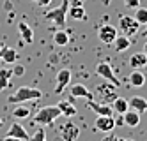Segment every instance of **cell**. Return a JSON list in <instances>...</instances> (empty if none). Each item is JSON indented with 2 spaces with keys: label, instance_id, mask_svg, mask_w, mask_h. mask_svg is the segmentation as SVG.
<instances>
[{
  "label": "cell",
  "instance_id": "cell-1",
  "mask_svg": "<svg viewBox=\"0 0 147 141\" xmlns=\"http://www.w3.org/2000/svg\"><path fill=\"white\" fill-rule=\"evenodd\" d=\"M43 97V92L34 86H20V88L7 97V102L11 104H22V102H28V101H37Z\"/></svg>",
  "mask_w": 147,
  "mask_h": 141
},
{
  "label": "cell",
  "instance_id": "cell-2",
  "mask_svg": "<svg viewBox=\"0 0 147 141\" xmlns=\"http://www.w3.org/2000/svg\"><path fill=\"white\" fill-rule=\"evenodd\" d=\"M67 9H69V0H62V4L55 9H50L48 13L45 14L48 21H51L55 27L64 28L66 25V18H67Z\"/></svg>",
  "mask_w": 147,
  "mask_h": 141
},
{
  "label": "cell",
  "instance_id": "cell-3",
  "mask_svg": "<svg viewBox=\"0 0 147 141\" xmlns=\"http://www.w3.org/2000/svg\"><path fill=\"white\" fill-rule=\"evenodd\" d=\"M60 115L62 113L59 110V106H45V108H41V110L36 113L34 122L39 124V125H50V124H53Z\"/></svg>",
  "mask_w": 147,
  "mask_h": 141
},
{
  "label": "cell",
  "instance_id": "cell-4",
  "mask_svg": "<svg viewBox=\"0 0 147 141\" xmlns=\"http://www.w3.org/2000/svg\"><path fill=\"white\" fill-rule=\"evenodd\" d=\"M96 94L99 95L101 102H107V104L113 102V99L117 97V86L113 83H110V81H105V83L96 86Z\"/></svg>",
  "mask_w": 147,
  "mask_h": 141
},
{
  "label": "cell",
  "instance_id": "cell-5",
  "mask_svg": "<svg viewBox=\"0 0 147 141\" xmlns=\"http://www.w3.org/2000/svg\"><path fill=\"white\" fill-rule=\"evenodd\" d=\"M96 74L99 76V78H103L105 81L113 83L115 86L121 85V81L117 80V76H115V72H113V69H112V65H110L108 62H99L98 65H96Z\"/></svg>",
  "mask_w": 147,
  "mask_h": 141
},
{
  "label": "cell",
  "instance_id": "cell-6",
  "mask_svg": "<svg viewBox=\"0 0 147 141\" xmlns=\"http://www.w3.org/2000/svg\"><path fill=\"white\" fill-rule=\"evenodd\" d=\"M119 28H121V32L124 35L133 37L136 32H138L140 25H138V21L135 18H131V16H121L119 18Z\"/></svg>",
  "mask_w": 147,
  "mask_h": 141
},
{
  "label": "cell",
  "instance_id": "cell-7",
  "mask_svg": "<svg viewBox=\"0 0 147 141\" xmlns=\"http://www.w3.org/2000/svg\"><path fill=\"white\" fill-rule=\"evenodd\" d=\"M59 134H60L62 141H76L80 138V127L76 124H73V122H66L60 127Z\"/></svg>",
  "mask_w": 147,
  "mask_h": 141
},
{
  "label": "cell",
  "instance_id": "cell-8",
  "mask_svg": "<svg viewBox=\"0 0 147 141\" xmlns=\"http://www.w3.org/2000/svg\"><path fill=\"white\" fill-rule=\"evenodd\" d=\"M117 28H115L113 25H103L99 30H98V37L101 42H105V44H113L115 37H117Z\"/></svg>",
  "mask_w": 147,
  "mask_h": 141
},
{
  "label": "cell",
  "instance_id": "cell-9",
  "mask_svg": "<svg viewBox=\"0 0 147 141\" xmlns=\"http://www.w3.org/2000/svg\"><path fill=\"white\" fill-rule=\"evenodd\" d=\"M87 108H89V110H92L94 113L101 115V116H113V108H112V106H108L107 102H96V101L89 99Z\"/></svg>",
  "mask_w": 147,
  "mask_h": 141
},
{
  "label": "cell",
  "instance_id": "cell-10",
  "mask_svg": "<svg viewBox=\"0 0 147 141\" xmlns=\"http://www.w3.org/2000/svg\"><path fill=\"white\" fill-rule=\"evenodd\" d=\"M94 125H96L98 131H101V132H105V134H107V132H112L113 129H115V118H113V116H101V115H98Z\"/></svg>",
  "mask_w": 147,
  "mask_h": 141
},
{
  "label": "cell",
  "instance_id": "cell-11",
  "mask_svg": "<svg viewBox=\"0 0 147 141\" xmlns=\"http://www.w3.org/2000/svg\"><path fill=\"white\" fill-rule=\"evenodd\" d=\"M71 81V71L69 69H60L57 72V86H55V94H60L66 88Z\"/></svg>",
  "mask_w": 147,
  "mask_h": 141
},
{
  "label": "cell",
  "instance_id": "cell-12",
  "mask_svg": "<svg viewBox=\"0 0 147 141\" xmlns=\"http://www.w3.org/2000/svg\"><path fill=\"white\" fill-rule=\"evenodd\" d=\"M7 136H13V138H20V139H23V141H27V139H30V134L27 132V129L22 125V124H18V122H14L11 127H9V131H7Z\"/></svg>",
  "mask_w": 147,
  "mask_h": 141
},
{
  "label": "cell",
  "instance_id": "cell-13",
  "mask_svg": "<svg viewBox=\"0 0 147 141\" xmlns=\"http://www.w3.org/2000/svg\"><path fill=\"white\" fill-rule=\"evenodd\" d=\"M18 32H20V37H22V41L25 44H30V42L34 41V30L30 28L25 21H20L18 23Z\"/></svg>",
  "mask_w": 147,
  "mask_h": 141
},
{
  "label": "cell",
  "instance_id": "cell-14",
  "mask_svg": "<svg viewBox=\"0 0 147 141\" xmlns=\"http://www.w3.org/2000/svg\"><path fill=\"white\" fill-rule=\"evenodd\" d=\"M122 116H124V125H128V127H138V124H140V113L138 111H135V110H129L126 111V113H122Z\"/></svg>",
  "mask_w": 147,
  "mask_h": 141
},
{
  "label": "cell",
  "instance_id": "cell-15",
  "mask_svg": "<svg viewBox=\"0 0 147 141\" xmlns=\"http://www.w3.org/2000/svg\"><path fill=\"white\" fill-rule=\"evenodd\" d=\"M69 95H71V97H75V99H78V97H83V99H92L90 90H87V86H85V85H82V83L73 85Z\"/></svg>",
  "mask_w": 147,
  "mask_h": 141
},
{
  "label": "cell",
  "instance_id": "cell-16",
  "mask_svg": "<svg viewBox=\"0 0 147 141\" xmlns=\"http://www.w3.org/2000/svg\"><path fill=\"white\" fill-rule=\"evenodd\" d=\"M128 104H129L131 110L138 111V113L147 111V99H144V97H140V95H133L131 99H128Z\"/></svg>",
  "mask_w": 147,
  "mask_h": 141
},
{
  "label": "cell",
  "instance_id": "cell-17",
  "mask_svg": "<svg viewBox=\"0 0 147 141\" xmlns=\"http://www.w3.org/2000/svg\"><path fill=\"white\" fill-rule=\"evenodd\" d=\"M129 65L131 69H142L147 65V55L142 51V53H133L131 58H129Z\"/></svg>",
  "mask_w": 147,
  "mask_h": 141
},
{
  "label": "cell",
  "instance_id": "cell-18",
  "mask_svg": "<svg viewBox=\"0 0 147 141\" xmlns=\"http://www.w3.org/2000/svg\"><path fill=\"white\" fill-rule=\"evenodd\" d=\"M67 16L73 18V19H76V21H85V19H87V14H85V9H83V5H69Z\"/></svg>",
  "mask_w": 147,
  "mask_h": 141
},
{
  "label": "cell",
  "instance_id": "cell-19",
  "mask_svg": "<svg viewBox=\"0 0 147 141\" xmlns=\"http://www.w3.org/2000/svg\"><path fill=\"white\" fill-rule=\"evenodd\" d=\"M59 110H60V113L64 115V116H67V118H71V116H75L78 111H76V106L73 104L71 101H60L59 104Z\"/></svg>",
  "mask_w": 147,
  "mask_h": 141
},
{
  "label": "cell",
  "instance_id": "cell-20",
  "mask_svg": "<svg viewBox=\"0 0 147 141\" xmlns=\"http://www.w3.org/2000/svg\"><path fill=\"white\" fill-rule=\"evenodd\" d=\"M0 60H4L5 63H14L18 60V53L14 48H7L4 46L2 49H0Z\"/></svg>",
  "mask_w": 147,
  "mask_h": 141
},
{
  "label": "cell",
  "instance_id": "cell-21",
  "mask_svg": "<svg viewBox=\"0 0 147 141\" xmlns=\"http://www.w3.org/2000/svg\"><path fill=\"white\" fill-rule=\"evenodd\" d=\"M129 83L131 86H135V88H142V86L145 85V76L140 69H133V72L129 74Z\"/></svg>",
  "mask_w": 147,
  "mask_h": 141
},
{
  "label": "cell",
  "instance_id": "cell-22",
  "mask_svg": "<svg viewBox=\"0 0 147 141\" xmlns=\"http://www.w3.org/2000/svg\"><path fill=\"white\" fill-rule=\"evenodd\" d=\"M113 46H115V51H126L129 46H131V41H129V37L128 35H117L115 37V41H113Z\"/></svg>",
  "mask_w": 147,
  "mask_h": 141
},
{
  "label": "cell",
  "instance_id": "cell-23",
  "mask_svg": "<svg viewBox=\"0 0 147 141\" xmlns=\"http://www.w3.org/2000/svg\"><path fill=\"white\" fill-rule=\"evenodd\" d=\"M113 111L115 113H119V115H122V113H126V111H128L129 110V104H128V99H124V97H115V99H113Z\"/></svg>",
  "mask_w": 147,
  "mask_h": 141
},
{
  "label": "cell",
  "instance_id": "cell-24",
  "mask_svg": "<svg viewBox=\"0 0 147 141\" xmlns=\"http://www.w3.org/2000/svg\"><path fill=\"white\" fill-rule=\"evenodd\" d=\"M53 42L57 46H66L67 42H69V35H67V32H64V30H57L55 34H53Z\"/></svg>",
  "mask_w": 147,
  "mask_h": 141
},
{
  "label": "cell",
  "instance_id": "cell-25",
  "mask_svg": "<svg viewBox=\"0 0 147 141\" xmlns=\"http://www.w3.org/2000/svg\"><path fill=\"white\" fill-rule=\"evenodd\" d=\"M135 19L138 21V25H147V9L145 7H136Z\"/></svg>",
  "mask_w": 147,
  "mask_h": 141
},
{
  "label": "cell",
  "instance_id": "cell-26",
  "mask_svg": "<svg viewBox=\"0 0 147 141\" xmlns=\"http://www.w3.org/2000/svg\"><path fill=\"white\" fill-rule=\"evenodd\" d=\"M30 113H32V111H30L28 108H25V106H16L14 111H13V116L14 118H28Z\"/></svg>",
  "mask_w": 147,
  "mask_h": 141
},
{
  "label": "cell",
  "instance_id": "cell-27",
  "mask_svg": "<svg viewBox=\"0 0 147 141\" xmlns=\"http://www.w3.org/2000/svg\"><path fill=\"white\" fill-rule=\"evenodd\" d=\"M30 141H46V136H45V129L39 127L37 131L34 132V136H30Z\"/></svg>",
  "mask_w": 147,
  "mask_h": 141
},
{
  "label": "cell",
  "instance_id": "cell-28",
  "mask_svg": "<svg viewBox=\"0 0 147 141\" xmlns=\"http://www.w3.org/2000/svg\"><path fill=\"white\" fill-rule=\"evenodd\" d=\"M124 5L128 9H136L140 7V0H124Z\"/></svg>",
  "mask_w": 147,
  "mask_h": 141
},
{
  "label": "cell",
  "instance_id": "cell-29",
  "mask_svg": "<svg viewBox=\"0 0 147 141\" xmlns=\"http://www.w3.org/2000/svg\"><path fill=\"white\" fill-rule=\"evenodd\" d=\"M25 74V67L23 65H16L13 69V76H23Z\"/></svg>",
  "mask_w": 147,
  "mask_h": 141
},
{
  "label": "cell",
  "instance_id": "cell-30",
  "mask_svg": "<svg viewBox=\"0 0 147 141\" xmlns=\"http://www.w3.org/2000/svg\"><path fill=\"white\" fill-rule=\"evenodd\" d=\"M101 141H119V138H117V136H113V134H110V132H107V136H105Z\"/></svg>",
  "mask_w": 147,
  "mask_h": 141
},
{
  "label": "cell",
  "instance_id": "cell-31",
  "mask_svg": "<svg viewBox=\"0 0 147 141\" xmlns=\"http://www.w3.org/2000/svg\"><path fill=\"white\" fill-rule=\"evenodd\" d=\"M50 2H51V0H36V4L39 7H46V5H50Z\"/></svg>",
  "mask_w": 147,
  "mask_h": 141
},
{
  "label": "cell",
  "instance_id": "cell-32",
  "mask_svg": "<svg viewBox=\"0 0 147 141\" xmlns=\"http://www.w3.org/2000/svg\"><path fill=\"white\" fill-rule=\"evenodd\" d=\"M121 125H124V116L122 115L119 118H115V127H121Z\"/></svg>",
  "mask_w": 147,
  "mask_h": 141
},
{
  "label": "cell",
  "instance_id": "cell-33",
  "mask_svg": "<svg viewBox=\"0 0 147 141\" xmlns=\"http://www.w3.org/2000/svg\"><path fill=\"white\" fill-rule=\"evenodd\" d=\"M2 141H23V139H20V138H13V136H5Z\"/></svg>",
  "mask_w": 147,
  "mask_h": 141
},
{
  "label": "cell",
  "instance_id": "cell-34",
  "mask_svg": "<svg viewBox=\"0 0 147 141\" xmlns=\"http://www.w3.org/2000/svg\"><path fill=\"white\" fill-rule=\"evenodd\" d=\"M119 141H135V139H129V138H119Z\"/></svg>",
  "mask_w": 147,
  "mask_h": 141
},
{
  "label": "cell",
  "instance_id": "cell-35",
  "mask_svg": "<svg viewBox=\"0 0 147 141\" xmlns=\"http://www.w3.org/2000/svg\"><path fill=\"white\" fill-rule=\"evenodd\" d=\"M144 53H145V55H147V42H145V44H144Z\"/></svg>",
  "mask_w": 147,
  "mask_h": 141
},
{
  "label": "cell",
  "instance_id": "cell-36",
  "mask_svg": "<svg viewBox=\"0 0 147 141\" xmlns=\"http://www.w3.org/2000/svg\"><path fill=\"white\" fill-rule=\"evenodd\" d=\"M103 2H105V5H108V4L112 2V0H103Z\"/></svg>",
  "mask_w": 147,
  "mask_h": 141
},
{
  "label": "cell",
  "instance_id": "cell-37",
  "mask_svg": "<svg viewBox=\"0 0 147 141\" xmlns=\"http://www.w3.org/2000/svg\"><path fill=\"white\" fill-rule=\"evenodd\" d=\"M2 48H4V42H2V41H0V49H2Z\"/></svg>",
  "mask_w": 147,
  "mask_h": 141
},
{
  "label": "cell",
  "instance_id": "cell-38",
  "mask_svg": "<svg viewBox=\"0 0 147 141\" xmlns=\"http://www.w3.org/2000/svg\"><path fill=\"white\" fill-rule=\"evenodd\" d=\"M0 127H4V122H2V118H0Z\"/></svg>",
  "mask_w": 147,
  "mask_h": 141
},
{
  "label": "cell",
  "instance_id": "cell-39",
  "mask_svg": "<svg viewBox=\"0 0 147 141\" xmlns=\"http://www.w3.org/2000/svg\"><path fill=\"white\" fill-rule=\"evenodd\" d=\"M145 34H147V32H145Z\"/></svg>",
  "mask_w": 147,
  "mask_h": 141
}]
</instances>
